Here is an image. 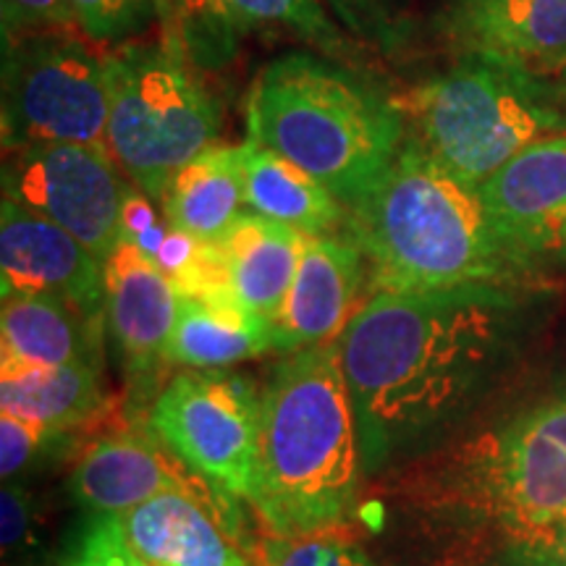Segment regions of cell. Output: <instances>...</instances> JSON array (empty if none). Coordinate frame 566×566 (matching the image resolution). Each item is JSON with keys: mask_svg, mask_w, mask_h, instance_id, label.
<instances>
[{"mask_svg": "<svg viewBox=\"0 0 566 566\" xmlns=\"http://www.w3.org/2000/svg\"><path fill=\"white\" fill-rule=\"evenodd\" d=\"M179 38L189 61L218 69L237 53L242 24L229 0H171Z\"/></svg>", "mask_w": 566, "mask_h": 566, "instance_id": "cell-25", "label": "cell"}, {"mask_svg": "<svg viewBox=\"0 0 566 566\" xmlns=\"http://www.w3.org/2000/svg\"><path fill=\"white\" fill-rule=\"evenodd\" d=\"M212 512L216 506L200 495L163 493L113 520L132 551L153 566H252Z\"/></svg>", "mask_w": 566, "mask_h": 566, "instance_id": "cell-17", "label": "cell"}, {"mask_svg": "<svg viewBox=\"0 0 566 566\" xmlns=\"http://www.w3.org/2000/svg\"><path fill=\"white\" fill-rule=\"evenodd\" d=\"M357 415L336 342L283 354L263 388L258 509L275 537L328 533L357 509Z\"/></svg>", "mask_w": 566, "mask_h": 566, "instance_id": "cell-3", "label": "cell"}, {"mask_svg": "<svg viewBox=\"0 0 566 566\" xmlns=\"http://www.w3.org/2000/svg\"><path fill=\"white\" fill-rule=\"evenodd\" d=\"M433 480L420 509L483 520L514 548L530 546L566 516V451L527 420L480 438Z\"/></svg>", "mask_w": 566, "mask_h": 566, "instance_id": "cell-7", "label": "cell"}, {"mask_svg": "<svg viewBox=\"0 0 566 566\" xmlns=\"http://www.w3.org/2000/svg\"><path fill=\"white\" fill-rule=\"evenodd\" d=\"M242 32L252 27H279L307 42L315 53L357 71L370 66V51L346 27L336 24L323 0H229Z\"/></svg>", "mask_w": 566, "mask_h": 566, "instance_id": "cell-24", "label": "cell"}, {"mask_svg": "<svg viewBox=\"0 0 566 566\" xmlns=\"http://www.w3.org/2000/svg\"><path fill=\"white\" fill-rule=\"evenodd\" d=\"M252 566H378L363 548L328 533L275 537L258 551Z\"/></svg>", "mask_w": 566, "mask_h": 566, "instance_id": "cell-27", "label": "cell"}, {"mask_svg": "<svg viewBox=\"0 0 566 566\" xmlns=\"http://www.w3.org/2000/svg\"><path fill=\"white\" fill-rule=\"evenodd\" d=\"M160 208L174 231L202 244L223 239L247 208L242 145H212L197 155L168 184Z\"/></svg>", "mask_w": 566, "mask_h": 566, "instance_id": "cell-20", "label": "cell"}, {"mask_svg": "<svg viewBox=\"0 0 566 566\" xmlns=\"http://www.w3.org/2000/svg\"><path fill=\"white\" fill-rule=\"evenodd\" d=\"M520 566H566V516L530 546L514 548Z\"/></svg>", "mask_w": 566, "mask_h": 566, "instance_id": "cell-33", "label": "cell"}, {"mask_svg": "<svg viewBox=\"0 0 566 566\" xmlns=\"http://www.w3.org/2000/svg\"><path fill=\"white\" fill-rule=\"evenodd\" d=\"M247 137L294 163L346 208L388 174L405 113L363 71L321 53H283L247 92Z\"/></svg>", "mask_w": 566, "mask_h": 566, "instance_id": "cell-4", "label": "cell"}, {"mask_svg": "<svg viewBox=\"0 0 566 566\" xmlns=\"http://www.w3.org/2000/svg\"><path fill=\"white\" fill-rule=\"evenodd\" d=\"M76 30L92 42H129L158 17L155 0H69Z\"/></svg>", "mask_w": 566, "mask_h": 566, "instance_id": "cell-26", "label": "cell"}, {"mask_svg": "<svg viewBox=\"0 0 566 566\" xmlns=\"http://www.w3.org/2000/svg\"><path fill=\"white\" fill-rule=\"evenodd\" d=\"M176 315L174 281L137 244L122 239L105 260V321L134 388L150 384L168 365Z\"/></svg>", "mask_w": 566, "mask_h": 566, "instance_id": "cell-16", "label": "cell"}, {"mask_svg": "<svg viewBox=\"0 0 566 566\" xmlns=\"http://www.w3.org/2000/svg\"><path fill=\"white\" fill-rule=\"evenodd\" d=\"M61 566H153L132 551L113 514H95L84 525Z\"/></svg>", "mask_w": 566, "mask_h": 566, "instance_id": "cell-28", "label": "cell"}, {"mask_svg": "<svg viewBox=\"0 0 566 566\" xmlns=\"http://www.w3.org/2000/svg\"><path fill=\"white\" fill-rule=\"evenodd\" d=\"M501 239L533 260L566 263V134H548L478 187Z\"/></svg>", "mask_w": 566, "mask_h": 566, "instance_id": "cell-11", "label": "cell"}, {"mask_svg": "<svg viewBox=\"0 0 566 566\" xmlns=\"http://www.w3.org/2000/svg\"><path fill=\"white\" fill-rule=\"evenodd\" d=\"M438 24L462 55H485L537 76L566 71V0H449Z\"/></svg>", "mask_w": 566, "mask_h": 566, "instance_id": "cell-14", "label": "cell"}, {"mask_svg": "<svg viewBox=\"0 0 566 566\" xmlns=\"http://www.w3.org/2000/svg\"><path fill=\"white\" fill-rule=\"evenodd\" d=\"M105 147L30 145L6 150L3 197L80 239L101 263L124 239L132 181Z\"/></svg>", "mask_w": 566, "mask_h": 566, "instance_id": "cell-10", "label": "cell"}, {"mask_svg": "<svg viewBox=\"0 0 566 566\" xmlns=\"http://www.w3.org/2000/svg\"><path fill=\"white\" fill-rule=\"evenodd\" d=\"M105 405L97 365L0 363V412L45 428L66 430L87 422Z\"/></svg>", "mask_w": 566, "mask_h": 566, "instance_id": "cell-22", "label": "cell"}, {"mask_svg": "<svg viewBox=\"0 0 566 566\" xmlns=\"http://www.w3.org/2000/svg\"><path fill=\"white\" fill-rule=\"evenodd\" d=\"M147 428L218 493L254 501L263 394L242 375L179 373L155 396Z\"/></svg>", "mask_w": 566, "mask_h": 566, "instance_id": "cell-9", "label": "cell"}, {"mask_svg": "<svg viewBox=\"0 0 566 566\" xmlns=\"http://www.w3.org/2000/svg\"><path fill=\"white\" fill-rule=\"evenodd\" d=\"M304 233L258 212H244L216 250L231 302L254 321L273 325L292 289Z\"/></svg>", "mask_w": 566, "mask_h": 566, "instance_id": "cell-18", "label": "cell"}, {"mask_svg": "<svg viewBox=\"0 0 566 566\" xmlns=\"http://www.w3.org/2000/svg\"><path fill=\"white\" fill-rule=\"evenodd\" d=\"M396 103L407 137L472 187L533 142L564 134L556 84L485 55H462Z\"/></svg>", "mask_w": 566, "mask_h": 566, "instance_id": "cell-5", "label": "cell"}, {"mask_svg": "<svg viewBox=\"0 0 566 566\" xmlns=\"http://www.w3.org/2000/svg\"><path fill=\"white\" fill-rule=\"evenodd\" d=\"M6 42L45 32H80L69 0H0Z\"/></svg>", "mask_w": 566, "mask_h": 566, "instance_id": "cell-29", "label": "cell"}, {"mask_svg": "<svg viewBox=\"0 0 566 566\" xmlns=\"http://www.w3.org/2000/svg\"><path fill=\"white\" fill-rule=\"evenodd\" d=\"M61 436L59 430L45 428V424L0 412V475L6 483L27 470Z\"/></svg>", "mask_w": 566, "mask_h": 566, "instance_id": "cell-30", "label": "cell"}, {"mask_svg": "<svg viewBox=\"0 0 566 566\" xmlns=\"http://www.w3.org/2000/svg\"><path fill=\"white\" fill-rule=\"evenodd\" d=\"M367 281L365 252L352 233L304 237L292 289L273 323V352L294 354L336 342L363 304Z\"/></svg>", "mask_w": 566, "mask_h": 566, "instance_id": "cell-13", "label": "cell"}, {"mask_svg": "<svg viewBox=\"0 0 566 566\" xmlns=\"http://www.w3.org/2000/svg\"><path fill=\"white\" fill-rule=\"evenodd\" d=\"M346 212V233L363 247L373 292L514 289L533 268L495 231L478 187L409 137L384 179Z\"/></svg>", "mask_w": 566, "mask_h": 566, "instance_id": "cell-2", "label": "cell"}, {"mask_svg": "<svg viewBox=\"0 0 566 566\" xmlns=\"http://www.w3.org/2000/svg\"><path fill=\"white\" fill-rule=\"evenodd\" d=\"M103 321L55 294H13L0 307V363L97 365Z\"/></svg>", "mask_w": 566, "mask_h": 566, "instance_id": "cell-19", "label": "cell"}, {"mask_svg": "<svg viewBox=\"0 0 566 566\" xmlns=\"http://www.w3.org/2000/svg\"><path fill=\"white\" fill-rule=\"evenodd\" d=\"M556 90H558V103H562V113H564V134H566V71H562V74H558Z\"/></svg>", "mask_w": 566, "mask_h": 566, "instance_id": "cell-35", "label": "cell"}, {"mask_svg": "<svg viewBox=\"0 0 566 566\" xmlns=\"http://www.w3.org/2000/svg\"><path fill=\"white\" fill-rule=\"evenodd\" d=\"M525 420L566 451V399H556L546 407L535 409V412L525 417Z\"/></svg>", "mask_w": 566, "mask_h": 566, "instance_id": "cell-34", "label": "cell"}, {"mask_svg": "<svg viewBox=\"0 0 566 566\" xmlns=\"http://www.w3.org/2000/svg\"><path fill=\"white\" fill-rule=\"evenodd\" d=\"M34 533V506L30 491L17 483H6L0 493V541L3 551L27 548Z\"/></svg>", "mask_w": 566, "mask_h": 566, "instance_id": "cell-32", "label": "cell"}, {"mask_svg": "<svg viewBox=\"0 0 566 566\" xmlns=\"http://www.w3.org/2000/svg\"><path fill=\"white\" fill-rule=\"evenodd\" d=\"M82 32H45L3 45V145L108 150V71Z\"/></svg>", "mask_w": 566, "mask_h": 566, "instance_id": "cell-8", "label": "cell"}, {"mask_svg": "<svg viewBox=\"0 0 566 566\" xmlns=\"http://www.w3.org/2000/svg\"><path fill=\"white\" fill-rule=\"evenodd\" d=\"M71 493L92 514H122L163 493L210 501L208 485L153 433L116 430L92 441L69 478Z\"/></svg>", "mask_w": 566, "mask_h": 566, "instance_id": "cell-15", "label": "cell"}, {"mask_svg": "<svg viewBox=\"0 0 566 566\" xmlns=\"http://www.w3.org/2000/svg\"><path fill=\"white\" fill-rule=\"evenodd\" d=\"M506 286L380 289L338 336L363 470L378 472L443 428L514 334Z\"/></svg>", "mask_w": 566, "mask_h": 566, "instance_id": "cell-1", "label": "cell"}, {"mask_svg": "<svg viewBox=\"0 0 566 566\" xmlns=\"http://www.w3.org/2000/svg\"><path fill=\"white\" fill-rule=\"evenodd\" d=\"M247 208L258 216L304 233L321 237L346 229V205L321 187L294 163L247 137L242 142Z\"/></svg>", "mask_w": 566, "mask_h": 566, "instance_id": "cell-21", "label": "cell"}, {"mask_svg": "<svg viewBox=\"0 0 566 566\" xmlns=\"http://www.w3.org/2000/svg\"><path fill=\"white\" fill-rule=\"evenodd\" d=\"M328 9L342 19V24L365 45H378L384 51H396L401 42L399 21L391 17L380 0H325Z\"/></svg>", "mask_w": 566, "mask_h": 566, "instance_id": "cell-31", "label": "cell"}, {"mask_svg": "<svg viewBox=\"0 0 566 566\" xmlns=\"http://www.w3.org/2000/svg\"><path fill=\"white\" fill-rule=\"evenodd\" d=\"M105 71L111 158L160 202L174 176L216 145L221 113L184 53L163 42H122L105 55Z\"/></svg>", "mask_w": 566, "mask_h": 566, "instance_id": "cell-6", "label": "cell"}, {"mask_svg": "<svg viewBox=\"0 0 566 566\" xmlns=\"http://www.w3.org/2000/svg\"><path fill=\"white\" fill-rule=\"evenodd\" d=\"M265 352H273V325L254 321L239 307L179 294L168 365H181L189 370H223Z\"/></svg>", "mask_w": 566, "mask_h": 566, "instance_id": "cell-23", "label": "cell"}, {"mask_svg": "<svg viewBox=\"0 0 566 566\" xmlns=\"http://www.w3.org/2000/svg\"><path fill=\"white\" fill-rule=\"evenodd\" d=\"M0 292L55 294L90 317H105V263L38 212L0 205Z\"/></svg>", "mask_w": 566, "mask_h": 566, "instance_id": "cell-12", "label": "cell"}]
</instances>
